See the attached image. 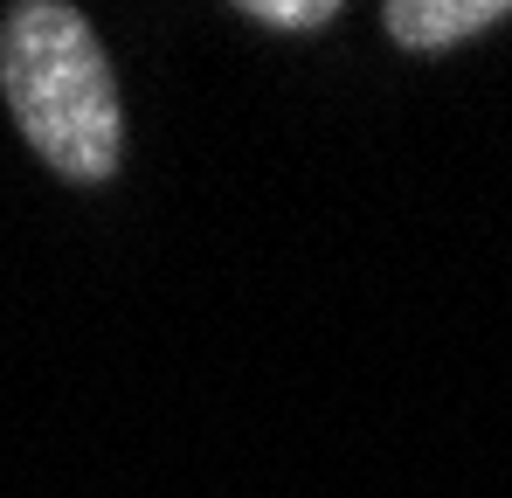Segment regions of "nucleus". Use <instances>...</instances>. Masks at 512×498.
<instances>
[{"instance_id":"f257e3e1","label":"nucleus","mask_w":512,"mask_h":498,"mask_svg":"<svg viewBox=\"0 0 512 498\" xmlns=\"http://www.w3.org/2000/svg\"><path fill=\"white\" fill-rule=\"evenodd\" d=\"M0 90L21 139L63 180L97 187L118 173L125 118L104 42L70 0H21L0 21Z\"/></svg>"},{"instance_id":"f03ea898","label":"nucleus","mask_w":512,"mask_h":498,"mask_svg":"<svg viewBox=\"0 0 512 498\" xmlns=\"http://www.w3.org/2000/svg\"><path fill=\"white\" fill-rule=\"evenodd\" d=\"M381 21L402 49H450V42H471L512 21V0H388Z\"/></svg>"},{"instance_id":"7ed1b4c3","label":"nucleus","mask_w":512,"mask_h":498,"mask_svg":"<svg viewBox=\"0 0 512 498\" xmlns=\"http://www.w3.org/2000/svg\"><path fill=\"white\" fill-rule=\"evenodd\" d=\"M243 21H263V28H326V21H340V0H243Z\"/></svg>"}]
</instances>
